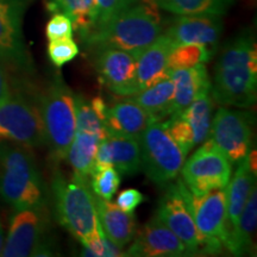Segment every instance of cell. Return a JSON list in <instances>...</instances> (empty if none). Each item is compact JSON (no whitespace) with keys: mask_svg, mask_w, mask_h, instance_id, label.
Here are the masks:
<instances>
[{"mask_svg":"<svg viewBox=\"0 0 257 257\" xmlns=\"http://www.w3.org/2000/svg\"><path fill=\"white\" fill-rule=\"evenodd\" d=\"M221 32V16H180L172 19L165 35L176 46L202 44L214 51Z\"/></svg>","mask_w":257,"mask_h":257,"instance_id":"obj_16","label":"cell"},{"mask_svg":"<svg viewBox=\"0 0 257 257\" xmlns=\"http://www.w3.org/2000/svg\"><path fill=\"white\" fill-rule=\"evenodd\" d=\"M49 192L56 220L83 246L105 236L99 223L89 180L75 176L67 179L57 170L51 176Z\"/></svg>","mask_w":257,"mask_h":257,"instance_id":"obj_4","label":"cell"},{"mask_svg":"<svg viewBox=\"0 0 257 257\" xmlns=\"http://www.w3.org/2000/svg\"><path fill=\"white\" fill-rule=\"evenodd\" d=\"M138 2H141V0H127V4L133 5V4H136Z\"/></svg>","mask_w":257,"mask_h":257,"instance_id":"obj_41","label":"cell"},{"mask_svg":"<svg viewBox=\"0 0 257 257\" xmlns=\"http://www.w3.org/2000/svg\"><path fill=\"white\" fill-rule=\"evenodd\" d=\"M106 140L110 144L112 166L120 173V175L133 176L142 169L138 138L107 135Z\"/></svg>","mask_w":257,"mask_h":257,"instance_id":"obj_25","label":"cell"},{"mask_svg":"<svg viewBox=\"0 0 257 257\" xmlns=\"http://www.w3.org/2000/svg\"><path fill=\"white\" fill-rule=\"evenodd\" d=\"M121 175L113 166L98 170L91 175L89 185L96 197L111 200L120 186Z\"/></svg>","mask_w":257,"mask_h":257,"instance_id":"obj_31","label":"cell"},{"mask_svg":"<svg viewBox=\"0 0 257 257\" xmlns=\"http://www.w3.org/2000/svg\"><path fill=\"white\" fill-rule=\"evenodd\" d=\"M163 125H165L167 131H168L170 137L181 148L185 155H187L193 148L195 147L192 128L189 126L188 121L186 120L184 114H182V112L170 114L169 119L165 121Z\"/></svg>","mask_w":257,"mask_h":257,"instance_id":"obj_32","label":"cell"},{"mask_svg":"<svg viewBox=\"0 0 257 257\" xmlns=\"http://www.w3.org/2000/svg\"><path fill=\"white\" fill-rule=\"evenodd\" d=\"M212 98L218 104L250 108L257 99V49L251 31L229 41L214 68Z\"/></svg>","mask_w":257,"mask_h":257,"instance_id":"obj_1","label":"cell"},{"mask_svg":"<svg viewBox=\"0 0 257 257\" xmlns=\"http://www.w3.org/2000/svg\"><path fill=\"white\" fill-rule=\"evenodd\" d=\"M175 46L174 42L166 35H160L137 57L136 78L140 91L170 78L168 56Z\"/></svg>","mask_w":257,"mask_h":257,"instance_id":"obj_19","label":"cell"},{"mask_svg":"<svg viewBox=\"0 0 257 257\" xmlns=\"http://www.w3.org/2000/svg\"><path fill=\"white\" fill-rule=\"evenodd\" d=\"M46 35L49 42L73 38L74 28L70 18L63 14H54L47 23Z\"/></svg>","mask_w":257,"mask_h":257,"instance_id":"obj_35","label":"cell"},{"mask_svg":"<svg viewBox=\"0 0 257 257\" xmlns=\"http://www.w3.org/2000/svg\"><path fill=\"white\" fill-rule=\"evenodd\" d=\"M255 162L256 154L250 152L245 159L238 162L233 178L230 179L231 181L226 186V237L231 231L236 229L244 205L255 186Z\"/></svg>","mask_w":257,"mask_h":257,"instance_id":"obj_17","label":"cell"},{"mask_svg":"<svg viewBox=\"0 0 257 257\" xmlns=\"http://www.w3.org/2000/svg\"><path fill=\"white\" fill-rule=\"evenodd\" d=\"M49 208L15 210L10 218L8 234L0 256L28 257L49 233Z\"/></svg>","mask_w":257,"mask_h":257,"instance_id":"obj_12","label":"cell"},{"mask_svg":"<svg viewBox=\"0 0 257 257\" xmlns=\"http://www.w3.org/2000/svg\"><path fill=\"white\" fill-rule=\"evenodd\" d=\"M94 27L92 31L102 28L119 12L130 6L127 4V0H94Z\"/></svg>","mask_w":257,"mask_h":257,"instance_id":"obj_34","label":"cell"},{"mask_svg":"<svg viewBox=\"0 0 257 257\" xmlns=\"http://www.w3.org/2000/svg\"><path fill=\"white\" fill-rule=\"evenodd\" d=\"M212 111H213V98L211 96V93L198 96L186 110L182 111V114L192 128L195 146L206 141L210 136Z\"/></svg>","mask_w":257,"mask_h":257,"instance_id":"obj_28","label":"cell"},{"mask_svg":"<svg viewBox=\"0 0 257 257\" xmlns=\"http://www.w3.org/2000/svg\"><path fill=\"white\" fill-rule=\"evenodd\" d=\"M176 184L199 232L224 244L226 238V187L195 195L188 191L182 180H178Z\"/></svg>","mask_w":257,"mask_h":257,"instance_id":"obj_13","label":"cell"},{"mask_svg":"<svg viewBox=\"0 0 257 257\" xmlns=\"http://www.w3.org/2000/svg\"><path fill=\"white\" fill-rule=\"evenodd\" d=\"M57 244L54 240L53 236L48 233L43 239L41 240L40 244L35 248L32 252V257H50L57 255Z\"/></svg>","mask_w":257,"mask_h":257,"instance_id":"obj_37","label":"cell"},{"mask_svg":"<svg viewBox=\"0 0 257 257\" xmlns=\"http://www.w3.org/2000/svg\"><path fill=\"white\" fill-rule=\"evenodd\" d=\"M140 146L142 169L148 179L159 186H167L176 179L186 155L163 123L150 124L140 137Z\"/></svg>","mask_w":257,"mask_h":257,"instance_id":"obj_6","label":"cell"},{"mask_svg":"<svg viewBox=\"0 0 257 257\" xmlns=\"http://www.w3.org/2000/svg\"><path fill=\"white\" fill-rule=\"evenodd\" d=\"M94 0H50L48 3L50 12L68 16L81 41L94 27Z\"/></svg>","mask_w":257,"mask_h":257,"instance_id":"obj_26","label":"cell"},{"mask_svg":"<svg viewBox=\"0 0 257 257\" xmlns=\"http://www.w3.org/2000/svg\"><path fill=\"white\" fill-rule=\"evenodd\" d=\"M125 256L179 257L188 256L185 244L156 216L136 231Z\"/></svg>","mask_w":257,"mask_h":257,"instance_id":"obj_15","label":"cell"},{"mask_svg":"<svg viewBox=\"0 0 257 257\" xmlns=\"http://www.w3.org/2000/svg\"><path fill=\"white\" fill-rule=\"evenodd\" d=\"M182 166V182L195 195H204L213 189L225 188L232 174V165L211 138L202 142Z\"/></svg>","mask_w":257,"mask_h":257,"instance_id":"obj_10","label":"cell"},{"mask_svg":"<svg viewBox=\"0 0 257 257\" xmlns=\"http://www.w3.org/2000/svg\"><path fill=\"white\" fill-rule=\"evenodd\" d=\"M255 115L250 111L221 106L212 118L210 136L231 165L238 163L251 152Z\"/></svg>","mask_w":257,"mask_h":257,"instance_id":"obj_11","label":"cell"},{"mask_svg":"<svg viewBox=\"0 0 257 257\" xmlns=\"http://www.w3.org/2000/svg\"><path fill=\"white\" fill-rule=\"evenodd\" d=\"M12 93L11 85H10V78L8 68L3 61L0 60V102L8 99Z\"/></svg>","mask_w":257,"mask_h":257,"instance_id":"obj_38","label":"cell"},{"mask_svg":"<svg viewBox=\"0 0 257 257\" xmlns=\"http://www.w3.org/2000/svg\"><path fill=\"white\" fill-rule=\"evenodd\" d=\"M75 115L76 130L94 135L100 142L107 137L105 125L93 110L91 101L81 94H75Z\"/></svg>","mask_w":257,"mask_h":257,"instance_id":"obj_30","label":"cell"},{"mask_svg":"<svg viewBox=\"0 0 257 257\" xmlns=\"http://www.w3.org/2000/svg\"><path fill=\"white\" fill-rule=\"evenodd\" d=\"M155 216L181 239L188 255L221 251L223 244L220 240L208 238L199 232L178 184L168 185L160 199Z\"/></svg>","mask_w":257,"mask_h":257,"instance_id":"obj_8","label":"cell"},{"mask_svg":"<svg viewBox=\"0 0 257 257\" xmlns=\"http://www.w3.org/2000/svg\"><path fill=\"white\" fill-rule=\"evenodd\" d=\"M99 143L100 141L94 135L76 130L66 159L72 166L73 176L89 180L94 168L95 154Z\"/></svg>","mask_w":257,"mask_h":257,"instance_id":"obj_24","label":"cell"},{"mask_svg":"<svg viewBox=\"0 0 257 257\" xmlns=\"http://www.w3.org/2000/svg\"><path fill=\"white\" fill-rule=\"evenodd\" d=\"M162 32L157 6L153 0H141L112 18L107 24L87 35L83 44L88 49L115 48L133 54H142Z\"/></svg>","mask_w":257,"mask_h":257,"instance_id":"obj_3","label":"cell"},{"mask_svg":"<svg viewBox=\"0 0 257 257\" xmlns=\"http://www.w3.org/2000/svg\"><path fill=\"white\" fill-rule=\"evenodd\" d=\"M0 198L14 211L49 208V188L27 147L0 142Z\"/></svg>","mask_w":257,"mask_h":257,"instance_id":"obj_2","label":"cell"},{"mask_svg":"<svg viewBox=\"0 0 257 257\" xmlns=\"http://www.w3.org/2000/svg\"><path fill=\"white\" fill-rule=\"evenodd\" d=\"M174 85L172 79L168 78L155 83L152 87L142 89L133 99L141 105L148 113L152 115L154 121H160L172 114Z\"/></svg>","mask_w":257,"mask_h":257,"instance_id":"obj_23","label":"cell"},{"mask_svg":"<svg viewBox=\"0 0 257 257\" xmlns=\"http://www.w3.org/2000/svg\"><path fill=\"white\" fill-rule=\"evenodd\" d=\"M94 51V67L102 85L119 96L140 92L136 78L137 59L133 54L115 48H101Z\"/></svg>","mask_w":257,"mask_h":257,"instance_id":"obj_14","label":"cell"},{"mask_svg":"<svg viewBox=\"0 0 257 257\" xmlns=\"http://www.w3.org/2000/svg\"><path fill=\"white\" fill-rule=\"evenodd\" d=\"M170 79L174 85L172 114L186 110L198 96L211 93L212 82L204 63L191 68L173 70L170 72Z\"/></svg>","mask_w":257,"mask_h":257,"instance_id":"obj_20","label":"cell"},{"mask_svg":"<svg viewBox=\"0 0 257 257\" xmlns=\"http://www.w3.org/2000/svg\"><path fill=\"white\" fill-rule=\"evenodd\" d=\"M94 202L99 223L105 237L118 248L123 249L134 238L137 231L136 218L113 204L94 195Z\"/></svg>","mask_w":257,"mask_h":257,"instance_id":"obj_21","label":"cell"},{"mask_svg":"<svg viewBox=\"0 0 257 257\" xmlns=\"http://www.w3.org/2000/svg\"><path fill=\"white\" fill-rule=\"evenodd\" d=\"M79 53L78 44L73 41V38L49 42L48 46V56L54 66L59 68L73 61L79 55Z\"/></svg>","mask_w":257,"mask_h":257,"instance_id":"obj_33","label":"cell"},{"mask_svg":"<svg viewBox=\"0 0 257 257\" xmlns=\"http://www.w3.org/2000/svg\"><path fill=\"white\" fill-rule=\"evenodd\" d=\"M36 101L51 159L56 162L66 160L76 133L75 94L60 76H56Z\"/></svg>","mask_w":257,"mask_h":257,"instance_id":"obj_5","label":"cell"},{"mask_svg":"<svg viewBox=\"0 0 257 257\" xmlns=\"http://www.w3.org/2000/svg\"><path fill=\"white\" fill-rule=\"evenodd\" d=\"M213 53V50L202 44H178L168 56V69L173 72L205 63L211 60Z\"/></svg>","mask_w":257,"mask_h":257,"instance_id":"obj_29","label":"cell"},{"mask_svg":"<svg viewBox=\"0 0 257 257\" xmlns=\"http://www.w3.org/2000/svg\"><path fill=\"white\" fill-rule=\"evenodd\" d=\"M155 123L152 115L133 99H126L107 106L104 125L107 135L138 138L150 124Z\"/></svg>","mask_w":257,"mask_h":257,"instance_id":"obj_18","label":"cell"},{"mask_svg":"<svg viewBox=\"0 0 257 257\" xmlns=\"http://www.w3.org/2000/svg\"><path fill=\"white\" fill-rule=\"evenodd\" d=\"M30 0H0V60L23 76L35 74L34 60L25 44L23 21Z\"/></svg>","mask_w":257,"mask_h":257,"instance_id":"obj_9","label":"cell"},{"mask_svg":"<svg viewBox=\"0 0 257 257\" xmlns=\"http://www.w3.org/2000/svg\"><path fill=\"white\" fill-rule=\"evenodd\" d=\"M146 200L147 198L138 189L127 188L120 192L118 195L117 206L125 212H128V213H134L135 210Z\"/></svg>","mask_w":257,"mask_h":257,"instance_id":"obj_36","label":"cell"},{"mask_svg":"<svg viewBox=\"0 0 257 257\" xmlns=\"http://www.w3.org/2000/svg\"><path fill=\"white\" fill-rule=\"evenodd\" d=\"M0 142L27 148L46 146L44 128L36 100L23 93H11L0 102Z\"/></svg>","mask_w":257,"mask_h":257,"instance_id":"obj_7","label":"cell"},{"mask_svg":"<svg viewBox=\"0 0 257 257\" xmlns=\"http://www.w3.org/2000/svg\"><path fill=\"white\" fill-rule=\"evenodd\" d=\"M257 226V192L253 186L240 213L236 229L227 234L224 246L236 256L252 251V237Z\"/></svg>","mask_w":257,"mask_h":257,"instance_id":"obj_22","label":"cell"},{"mask_svg":"<svg viewBox=\"0 0 257 257\" xmlns=\"http://www.w3.org/2000/svg\"><path fill=\"white\" fill-rule=\"evenodd\" d=\"M91 105L93 107V110L95 111V113L98 114V117L100 118L104 123L105 119V113H106V108H107V104H106L104 99L101 96H94V98L91 100Z\"/></svg>","mask_w":257,"mask_h":257,"instance_id":"obj_39","label":"cell"},{"mask_svg":"<svg viewBox=\"0 0 257 257\" xmlns=\"http://www.w3.org/2000/svg\"><path fill=\"white\" fill-rule=\"evenodd\" d=\"M157 8L179 16H223L233 0H153Z\"/></svg>","mask_w":257,"mask_h":257,"instance_id":"obj_27","label":"cell"},{"mask_svg":"<svg viewBox=\"0 0 257 257\" xmlns=\"http://www.w3.org/2000/svg\"><path fill=\"white\" fill-rule=\"evenodd\" d=\"M4 239H5V236H4V229H3L2 223H0V253H2L3 245H4Z\"/></svg>","mask_w":257,"mask_h":257,"instance_id":"obj_40","label":"cell"}]
</instances>
